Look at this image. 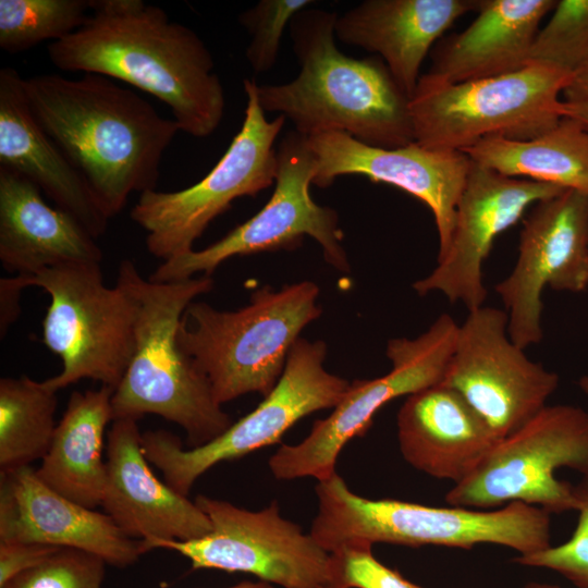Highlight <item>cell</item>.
I'll list each match as a JSON object with an SVG mask.
<instances>
[{
  "label": "cell",
  "mask_w": 588,
  "mask_h": 588,
  "mask_svg": "<svg viewBox=\"0 0 588 588\" xmlns=\"http://www.w3.org/2000/svg\"><path fill=\"white\" fill-rule=\"evenodd\" d=\"M47 52L59 70L103 75L150 94L191 136L211 135L224 117V89L203 39L143 0H90L85 23Z\"/></svg>",
  "instance_id": "obj_1"
},
{
  "label": "cell",
  "mask_w": 588,
  "mask_h": 588,
  "mask_svg": "<svg viewBox=\"0 0 588 588\" xmlns=\"http://www.w3.org/2000/svg\"><path fill=\"white\" fill-rule=\"evenodd\" d=\"M42 130L82 172L109 218L134 192L156 189L166 149L180 130L114 79L38 74L23 79Z\"/></svg>",
  "instance_id": "obj_2"
},
{
  "label": "cell",
  "mask_w": 588,
  "mask_h": 588,
  "mask_svg": "<svg viewBox=\"0 0 588 588\" xmlns=\"http://www.w3.org/2000/svg\"><path fill=\"white\" fill-rule=\"evenodd\" d=\"M335 12L305 9L289 25L301 70L291 82L256 86L265 112H278L302 135L344 132L373 147L415 142L409 97L381 58L355 59L335 45Z\"/></svg>",
  "instance_id": "obj_3"
},
{
  "label": "cell",
  "mask_w": 588,
  "mask_h": 588,
  "mask_svg": "<svg viewBox=\"0 0 588 588\" xmlns=\"http://www.w3.org/2000/svg\"><path fill=\"white\" fill-rule=\"evenodd\" d=\"M117 284L133 301L135 330L131 362L111 399L113 420L158 415L181 426L192 448L222 434L232 419L215 400L207 378L177 343L184 311L197 296L211 291L213 280L203 275L152 282L124 259Z\"/></svg>",
  "instance_id": "obj_4"
},
{
  "label": "cell",
  "mask_w": 588,
  "mask_h": 588,
  "mask_svg": "<svg viewBox=\"0 0 588 588\" xmlns=\"http://www.w3.org/2000/svg\"><path fill=\"white\" fill-rule=\"evenodd\" d=\"M315 491L318 510L309 534L330 553L362 542L461 549L492 543L514 549L519 555L551 546L550 513L522 502L476 511L371 500L353 492L338 473L319 480Z\"/></svg>",
  "instance_id": "obj_5"
},
{
  "label": "cell",
  "mask_w": 588,
  "mask_h": 588,
  "mask_svg": "<svg viewBox=\"0 0 588 588\" xmlns=\"http://www.w3.org/2000/svg\"><path fill=\"white\" fill-rule=\"evenodd\" d=\"M313 281L265 285L236 310L193 302L177 331L182 352L207 378L220 404L247 393L266 396L279 381L303 329L321 315Z\"/></svg>",
  "instance_id": "obj_6"
},
{
  "label": "cell",
  "mask_w": 588,
  "mask_h": 588,
  "mask_svg": "<svg viewBox=\"0 0 588 588\" xmlns=\"http://www.w3.org/2000/svg\"><path fill=\"white\" fill-rule=\"evenodd\" d=\"M571 78L536 64L462 83L420 75L409 99L415 142L428 149L463 151L489 137L535 138L561 120L559 96Z\"/></svg>",
  "instance_id": "obj_7"
},
{
  "label": "cell",
  "mask_w": 588,
  "mask_h": 588,
  "mask_svg": "<svg viewBox=\"0 0 588 588\" xmlns=\"http://www.w3.org/2000/svg\"><path fill=\"white\" fill-rule=\"evenodd\" d=\"M256 86L254 79H244L243 124L206 176L176 192L146 191L132 208V220L147 232L148 252L162 261L193 250L194 242L236 198L255 197L275 182L274 142L286 119L279 114L267 120Z\"/></svg>",
  "instance_id": "obj_8"
},
{
  "label": "cell",
  "mask_w": 588,
  "mask_h": 588,
  "mask_svg": "<svg viewBox=\"0 0 588 588\" xmlns=\"http://www.w3.org/2000/svg\"><path fill=\"white\" fill-rule=\"evenodd\" d=\"M326 355L323 341L299 338L275 387L255 409L210 442L187 450L169 431H146L142 449L147 461L161 470L169 487L187 497L195 481L218 463L280 442L299 419L335 407L347 391L350 381L326 370Z\"/></svg>",
  "instance_id": "obj_9"
},
{
  "label": "cell",
  "mask_w": 588,
  "mask_h": 588,
  "mask_svg": "<svg viewBox=\"0 0 588 588\" xmlns=\"http://www.w3.org/2000/svg\"><path fill=\"white\" fill-rule=\"evenodd\" d=\"M26 278L28 286L50 296L42 340L63 367L47 384L59 391L91 379L115 390L134 350L135 309L126 291L117 283L108 287L98 262L61 265Z\"/></svg>",
  "instance_id": "obj_10"
},
{
  "label": "cell",
  "mask_w": 588,
  "mask_h": 588,
  "mask_svg": "<svg viewBox=\"0 0 588 588\" xmlns=\"http://www.w3.org/2000/svg\"><path fill=\"white\" fill-rule=\"evenodd\" d=\"M563 467L588 477V412L547 405L501 439L467 478L454 485L445 501L466 509L522 502L550 514L571 511L573 485L555 476Z\"/></svg>",
  "instance_id": "obj_11"
},
{
  "label": "cell",
  "mask_w": 588,
  "mask_h": 588,
  "mask_svg": "<svg viewBox=\"0 0 588 588\" xmlns=\"http://www.w3.org/2000/svg\"><path fill=\"white\" fill-rule=\"evenodd\" d=\"M458 329L450 315L442 314L415 339L389 340L385 353L392 369L379 378L352 381L332 413L317 419L303 441L282 444L269 458L272 475L279 480L314 477L318 481L334 475L342 449L367 432L382 406L443 380Z\"/></svg>",
  "instance_id": "obj_12"
},
{
  "label": "cell",
  "mask_w": 588,
  "mask_h": 588,
  "mask_svg": "<svg viewBox=\"0 0 588 588\" xmlns=\"http://www.w3.org/2000/svg\"><path fill=\"white\" fill-rule=\"evenodd\" d=\"M195 503L208 516L211 531L188 541H155L150 550L175 551L193 569L247 573L283 588H340L336 556L283 518L277 501L260 511L203 494Z\"/></svg>",
  "instance_id": "obj_13"
},
{
  "label": "cell",
  "mask_w": 588,
  "mask_h": 588,
  "mask_svg": "<svg viewBox=\"0 0 588 588\" xmlns=\"http://www.w3.org/2000/svg\"><path fill=\"white\" fill-rule=\"evenodd\" d=\"M277 154L278 174L273 193L255 216L204 249H193L162 261L148 279L166 283L191 279L196 273L210 277L229 258L296 249L305 235L320 244L328 264L340 271H350L338 212L318 205L310 195L315 160L307 136L295 130L287 132Z\"/></svg>",
  "instance_id": "obj_14"
},
{
  "label": "cell",
  "mask_w": 588,
  "mask_h": 588,
  "mask_svg": "<svg viewBox=\"0 0 588 588\" xmlns=\"http://www.w3.org/2000/svg\"><path fill=\"white\" fill-rule=\"evenodd\" d=\"M507 322V313L499 308L469 311L440 382L458 392L499 440L546 407L560 382L511 340Z\"/></svg>",
  "instance_id": "obj_15"
},
{
  "label": "cell",
  "mask_w": 588,
  "mask_h": 588,
  "mask_svg": "<svg viewBox=\"0 0 588 588\" xmlns=\"http://www.w3.org/2000/svg\"><path fill=\"white\" fill-rule=\"evenodd\" d=\"M588 286V195L575 189L538 201L524 220L513 271L494 290L511 340L525 350L542 339V291Z\"/></svg>",
  "instance_id": "obj_16"
},
{
  "label": "cell",
  "mask_w": 588,
  "mask_h": 588,
  "mask_svg": "<svg viewBox=\"0 0 588 588\" xmlns=\"http://www.w3.org/2000/svg\"><path fill=\"white\" fill-rule=\"evenodd\" d=\"M564 191L554 184L507 176L471 160L449 248L413 289L419 295L440 292L451 303L462 302L468 311L481 307L487 297L482 264L497 236L514 225L529 206Z\"/></svg>",
  "instance_id": "obj_17"
},
{
  "label": "cell",
  "mask_w": 588,
  "mask_h": 588,
  "mask_svg": "<svg viewBox=\"0 0 588 588\" xmlns=\"http://www.w3.org/2000/svg\"><path fill=\"white\" fill-rule=\"evenodd\" d=\"M307 143L315 159L314 185L326 188L341 175L359 174L403 189L429 207L439 235L438 259L446 253L471 163L466 154L428 149L416 142L393 149L373 147L338 131L307 136Z\"/></svg>",
  "instance_id": "obj_18"
},
{
  "label": "cell",
  "mask_w": 588,
  "mask_h": 588,
  "mask_svg": "<svg viewBox=\"0 0 588 588\" xmlns=\"http://www.w3.org/2000/svg\"><path fill=\"white\" fill-rule=\"evenodd\" d=\"M0 541L78 549L114 567H127L147 552L106 513L61 495L29 466L0 470Z\"/></svg>",
  "instance_id": "obj_19"
},
{
  "label": "cell",
  "mask_w": 588,
  "mask_h": 588,
  "mask_svg": "<svg viewBox=\"0 0 588 588\" xmlns=\"http://www.w3.org/2000/svg\"><path fill=\"white\" fill-rule=\"evenodd\" d=\"M106 463L101 506L125 535L142 540L147 552L155 541H188L211 531L200 507L152 473L142 449L137 420H113Z\"/></svg>",
  "instance_id": "obj_20"
},
{
  "label": "cell",
  "mask_w": 588,
  "mask_h": 588,
  "mask_svg": "<svg viewBox=\"0 0 588 588\" xmlns=\"http://www.w3.org/2000/svg\"><path fill=\"white\" fill-rule=\"evenodd\" d=\"M19 72L0 70V167L34 183L97 238L110 218L89 183L35 119Z\"/></svg>",
  "instance_id": "obj_21"
},
{
  "label": "cell",
  "mask_w": 588,
  "mask_h": 588,
  "mask_svg": "<svg viewBox=\"0 0 588 588\" xmlns=\"http://www.w3.org/2000/svg\"><path fill=\"white\" fill-rule=\"evenodd\" d=\"M397 440L409 465L454 485L500 441L465 399L442 383L407 396L397 413Z\"/></svg>",
  "instance_id": "obj_22"
},
{
  "label": "cell",
  "mask_w": 588,
  "mask_h": 588,
  "mask_svg": "<svg viewBox=\"0 0 588 588\" xmlns=\"http://www.w3.org/2000/svg\"><path fill=\"white\" fill-rule=\"evenodd\" d=\"M479 0H365L338 15L335 37L377 53L409 97L434 41Z\"/></svg>",
  "instance_id": "obj_23"
},
{
  "label": "cell",
  "mask_w": 588,
  "mask_h": 588,
  "mask_svg": "<svg viewBox=\"0 0 588 588\" xmlns=\"http://www.w3.org/2000/svg\"><path fill=\"white\" fill-rule=\"evenodd\" d=\"M21 174L0 167V261L11 273L34 275L68 264H100L96 238L73 216L48 205Z\"/></svg>",
  "instance_id": "obj_24"
},
{
  "label": "cell",
  "mask_w": 588,
  "mask_h": 588,
  "mask_svg": "<svg viewBox=\"0 0 588 588\" xmlns=\"http://www.w3.org/2000/svg\"><path fill=\"white\" fill-rule=\"evenodd\" d=\"M556 2L479 0L477 17L438 46L428 73L448 83H462L525 68L539 24Z\"/></svg>",
  "instance_id": "obj_25"
},
{
  "label": "cell",
  "mask_w": 588,
  "mask_h": 588,
  "mask_svg": "<svg viewBox=\"0 0 588 588\" xmlns=\"http://www.w3.org/2000/svg\"><path fill=\"white\" fill-rule=\"evenodd\" d=\"M113 389L75 391L57 424L49 450L36 473L61 495L88 509L101 505L107 480L103 436L113 420Z\"/></svg>",
  "instance_id": "obj_26"
},
{
  "label": "cell",
  "mask_w": 588,
  "mask_h": 588,
  "mask_svg": "<svg viewBox=\"0 0 588 588\" xmlns=\"http://www.w3.org/2000/svg\"><path fill=\"white\" fill-rule=\"evenodd\" d=\"M462 152L504 175L588 195V128L574 119L562 117L554 126L531 139L489 137Z\"/></svg>",
  "instance_id": "obj_27"
},
{
  "label": "cell",
  "mask_w": 588,
  "mask_h": 588,
  "mask_svg": "<svg viewBox=\"0 0 588 588\" xmlns=\"http://www.w3.org/2000/svg\"><path fill=\"white\" fill-rule=\"evenodd\" d=\"M57 392L26 376L0 379V468L42 460L57 427Z\"/></svg>",
  "instance_id": "obj_28"
},
{
  "label": "cell",
  "mask_w": 588,
  "mask_h": 588,
  "mask_svg": "<svg viewBox=\"0 0 588 588\" xmlns=\"http://www.w3.org/2000/svg\"><path fill=\"white\" fill-rule=\"evenodd\" d=\"M90 0H0V48L17 53L58 41L86 21Z\"/></svg>",
  "instance_id": "obj_29"
},
{
  "label": "cell",
  "mask_w": 588,
  "mask_h": 588,
  "mask_svg": "<svg viewBox=\"0 0 588 588\" xmlns=\"http://www.w3.org/2000/svg\"><path fill=\"white\" fill-rule=\"evenodd\" d=\"M544 65L569 75L588 65V0H561L539 29L527 65Z\"/></svg>",
  "instance_id": "obj_30"
},
{
  "label": "cell",
  "mask_w": 588,
  "mask_h": 588,
  "mask_svg": "<svg viewBox=\"0 0 588 588\" xmlns=\"http://www.w3.org/2000/svg\"><path fill=\"white\" fill-rule=\"evenodd\" d=\"M314 3V0H260L238 14V23L252 37L245 57L255 73H265L274 66L286 26L298 12Z\"/></svg>",
  "instance_id": "obj_31"
},
{
  "label": "cell",
  "mask_w": 588,
  "mask_h": 588,
  "mask_svg": "<svg viewBox=\"0 0 588 588\" xmlns=\"http://www.w3.org/2000/svg\"><path fill=\"white\" fill-rule=\"evenodd\" d=\"M106 565L105 560L95 554L59 548L0 588H101Z\"/></svg>",
  "instance_id": "obj_32"
},
{
  "label": "cell",
  "mask_w": 588,
  "mask_h": 588,
  "mask_svg": "<svg viewBox=\"0 0 588 588\" xmlns=\"http://www.w3.org/2000/svg\"><path fill=\"white\" fill-rule=\"evenodd\" d=\"M573 494L578 520L571 538L560 546L518 555L514 561L524 566L554 571L576 588H588V477L573 485Z\"/></svg>",
  "instance_id": "obj_33"
},
{
  "label": "cell",
  "mask_w": 588,
  "mask_h": 588,
  "mask_svg": "<svg viewBox=\"0 0 588 588\" xmlns=\"http://www.w3.org/2000/svg\"><path fill=\"white\" fill-rule=\"evenodd\" d=\"M371 543H354L334 552L339 563L340 588H418L397 572L380 563Z\"/></svg>",
  "instance_id": "obj_34"
},
{
  "label": "cell",
  "mask_w": 588,
  "mask_h": 588,
  "mask_svg": "<svg viewBox=\"0 0 588 588\" xmlns=\"http://www.w3.org/2000/svg\"><path fill=\"white\" fill-rule=\"evenodd\" d=\"M58 549L41 543L0 541V587L36 566Z\"/></svg>",
  "instance_id": "obj_35"
},
{
  "label": "cell",
  "mask_w": 588,
  "mask_h": 588,
  "mask_svg": "<svg viewBox=\"0 0 588 588\" xmlns=\"http://www.w3.org/2000/svg\"><path fill=\"white\" fill-rule=\"evenodd\" d=\"M26 275L15 274L14 277L1 278L0 280V335H5L10 326L16 320L20 314V296L27 287Z\"/></svg>",
  "instance_id": "obj_36"
},
{
  "label": "cell",
  "mask_w": 588,
  "mask_h": 588,
  "mask_svg": "<svg viewBox=\"0 0 588 588\" xmlns=\"http://www.w3.org/2000/svg\"><path fill=\"white\" fill-rule=\"evenodd\" d=\"M562 94L564 101L588 99V65L572 76Z\"/></svg>",
  "instance_id": "obj_37"
},
{
  "label": "cell",
  "mask_w": 588,
  "mask_h": 588,
  "mask_svg": "<svg viewBox=\"0 0 588 588\" xmlns=\"http://www.w3.org/2000/svg\"><path fill=\"white\" fill-rule=\"evenodd\" d=\"M562 117H567L578 121L588 128V99L580 101L562 100Z\"/></svg>",
  "instance_id": "obj_38"
},
{
  "label": "cell",
  "mask_w": 588,
  "mask_h": 588,
  "mask_svg": "<svg viewBox=\"0 0 588 588\" xmlns=\"http://www.w3.org/2000/svg\"><path fill=\"white\" fill-rule=\"evenodd\" d=\"M229 588H273V586L269 583L258 580V581H242L238 583L235 586L229 587Z\"/></svg>",
  "instance_id": "obj_39"
},
{
  "label": "cell",
  "mask_w": 588,
  "mask_h": 588,
  "mask_svg": "<svg viewBox=\"0 0 588 588\" xmlns=\"http://www.w3.org/2000/svg\"><path fill=\"white\" fill-rule=\"evenodd\" d=\"M578 387L588 396V376H583L579 378Z\"/></svg>",
  "instance_id": "obj_40"
},
{
  "label": "cell",
  "mask_w": 588,
  "mask_h": 588,
  "mask_svg": "<svg viewBox=\"0 0 588 588\" xmlns=\"http://www.w3.org/2000/svg\"><path fill=\"white\" fill-rule=\"evenodd\" d=\"M525 588H559V587H555V586H548V585H529Z\"/></svg>",
  "instance_id": "obj_41"
},
{
  "label": "cell",
  "mask_w": 588,
  "mask_h": 588,
  "mask_svg": "<svg viewBox=\"0 0 588 588\" xmlns=\"http://www.w3.org/2000/svg\"><path fill=\"white\" fill-rule=\"evenodd\" d=\"M418 588H422V587L418 586Z\"/></svg>",
  "instance_id": "obj_42"
}]
</instances>
